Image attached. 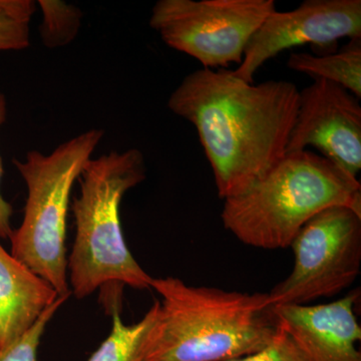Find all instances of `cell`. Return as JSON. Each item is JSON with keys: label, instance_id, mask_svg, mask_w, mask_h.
Wrapping results in <instances>:
<instances>
[{"label": "cell", "instance_id": "cell-17", "mask_svg": "<svg viewBox=\"0 0 361 361\" xmlns=\"http://www.w3.org/2000/svg\"><path fill=\"white\" fill-rule=\"evenodd\" d=\"M225 361H307L291 336L279 324L274 341L262 350Z\"/></svg>", "mask_w": 361, "mask_h": 361}, {"label": "cell", "instance_id": "cell-10", "mask_svg": "<svg viewBox=\"0 0 361 361\" xmlns=\"http://www.w3.org/2000/svg\"><path fill=\"white\" fill-rule=\"evenodd\" d=\"M360 289L330 303L273 307L280 326L307 361H361V327L355 310Z\"/></svg>", "mask_w": 361, "mask_h": 361}, {"label": "cell", "instance_id": "cell-8", "mask_svg": "<svg viewBox=\"0 0 361 361\" xmlns=\"http://www.w3.org/2000/svg\"><path fill=\"white\" fill-rule=\"evenodd\" d=\"M344 37H361L360 0H305L293 11L271 13L251 37L233 73L252 84L259 68L285 49L305 44L329 45Z\"/></svg>", "mask_w": 361, "mask_h": 361}, {"label": "cell", "instance_id": "cell-9", "mask_svg": "<svg viewBox=\"0 0 361 361\" xmlns=\"http://www.w3.org/2000/svg\"><path fill=\"white\" fill-rule=\"evenodd\" d=\"M360 99L341 85L316 78L299 90L286 154L310 147L357 178L361 169Z\"/></svg>", "mask_w": 361, "mask_h": 361}, {"label": "cell", "instance_id": "cell-14", "mask_svg": "<svg viewBox=\"0 0 361 361\" xmlns=\"http://www.w3.org/2000/svg\"><path fill=\"white\" fill-rule=\"evenodd\" d=\"M42 20L39 37L47 49L66 47L77 37L82 26V11L61 0H39Z\"/></svg>", "mask_w": 361, "mask_h": 361}, {"label": "cell", "instance_id": "cell-15", "mask_svg": "<svg viewBox=\"0 0 361 361\" xmlns=\"http://www.w3.org/2000/svg\"><path fill=\"white\" fill-rule=\"evenodd\" d=\"M37 6L32 0H0V51L30 47V20Z\"/></svg>", "mask_w": 361, "mask_h": 361}, {"label": "cell", "instance_id": "cell-1", "mask_svg": "<svg viewBox=\"0 0 361 361\" xmlns=\"http://www.w3.org/2000/svg\"><path fill=\"white\" fill-rule=\"evenodd\" d=\"M293 82H244L227 68L185 77L168 106L194 126L221 199L243 194L286 155L298 106Z\"/></svg>", "mask_w": 361, "mask_h": 361}, {"label": "cell", "instance_id": "cell-11", "mask_svg": "<svg viewBox=\"0 0 361 361\" xmlns=\"http://www.w3.org/2000/svg\"><path fill=\"white\" fill-rule=\"evenodd\" d=\"M58 292L0 244V349L20 338Z\"/></svg>", "mask_w": 361, "mask_h": 361}, {"label": "cell", "instance_id": "cell-12", "mask_svg": "<svg viewBox=\"0 0 361 361\" xmlns=\"http://www.w3.org/2000/svg\"><path fill=\"white\" fill-rule=\"evenodd\" d=\"M287 66L313 80L320 78L341 85L358 99L361 97V37L349 40L341 51L326 56L291 54Z\"/></svg>", "mask_w": 361, "mask_h": 361}, {"label": "cell", "instance_id": "cell-7", "mask_svg": "<svg viewBox=\"0 0 361 361\" xmlns=\"http://www.w3.org/2000/svg\"><path fill=\"white\" fill-rule=\"evenodd\" d=\"M290 248L293 268L268 293L272 307L331 298L360 276L361 214L348 207L325 209L301 228Z\"/></svg>", "mask_w": 361, "mask_h": 361}, {"label": "cell", "instance_id": "cell-13", "mask_svg": "<svg viewBox=\"0 0 361 361\" xmlns=\"http://www.w3.org/2000/svg\"><path fill=\"white\" fill-rule=\"evenodd\" d=\"M159 301H155L141 322L127 325L120 315V304L111 303L113 324L110 336L102 342L89 361H141L142 346L155 322Z\"/></svg>", "mask_w": 361, "mask_h": 361}, {"label": "cell", "instance_id": "cell-2", "mask_svg": "<svg viewBox=\"0 0 361 361\" xmlns=\"http://www.w3.org/2000/svg\"><path fill=\"white\" fill-rule=\"evenodd\" d=\"M161 296L141 361H225L262 350L279 322L268 293L193 286L176 277L154 278Z\"/></svg>", "mask_w": 361, "mask_h": 361}, {"label": "cell", "instance_id": "cell-18", "mask_svg": "<svg viewBox=\"0 0 361 361\" xmlns=\"http://www.w3.org/2000/svg\"><path fill=\"white\" fill-rule=\"evenodd\" d=\"M7 102L4 92L0 90V127L6 122ZM4 176V165H2L1 157H0V238L9 239L13 234L11 227V217H13V209L11 203L4 198L1 194V180Z\"/></svg>", "mask_w": 361, "mask_h": 361}, {"label": "cell", "instance_id": "cell-4", "mask_svg": "<svg viewBox=\"0 0 361 361\" xmlns=\"http://www.w3.org/2000/svg\"><path fill=\"white\" fill-rule=\"evenodd\" d=\"M145 179L146 164L137 149L92 158L78 177L80 193L71 204L75 238L68 258L71 292L78 299L111 283L151 289L153 277L128 248L120 216L125 194Z\"/></svg>", "mask_w": 361, "mask_h": 361}, {"label": "cell", "instance_id": "cell-3", "mask_svg": "<svg viewBox=\"0 0 361 361\" xmlns=\"http://www.w3.org/2000/svg\"><path fill=\"white\" fill-rule=\"evenodd\" d=\"M336 206L361 214L360 180L304 149L286 154L250 189L226 199L221 219L242 243L277 250L289 248L311 218Z\"/></svg>", "mask_w": 361, "mask_h": 361}, {"label": "cell", "instance_id": "cell-5", "mask_svg": "<svg viewBox=\"0 0 361 361\" xmlns=\"http://www.w3.org/2000/svg\"><path fill=\"white\" fill-rule=\"evenodd\" d=\"M104 135V130H89L49 155L33 149L25 160H13L27 197L23 222L9 237L11 253L49 282L59 296L71 294L66 247L71 190Z\"/></svg>", "mask_w": 361, "mask_h": 361}, {"label": "cell", "instance_id": "cell-16", "mask_svg": "<svg viewBox=\"0 0 361 361\" xmlns=\"http://www.w3.org/2000/svg\"><path fill=\"white\" fill-rule=\"evenodd\" d=\"M68 297L70 296H59L20 338L8 348L0 349V361H39L37 353L47 325L61 305L68 300Z\"/></svg>", "mask_w": 361, "mask_h": 361}, {"label": "cell", "instance_id": "cell-6", "mask_svg": "<svg viewBox=\"0 0 361 361\" xmlns=\"http://www.w3.org/2000/svg\"><path fill=\"white\" fill-rule=\"evenodd\" d=\"M274 0H159L149 26L171 49L219 70L241 63Z\"/></svg>", "mask_w": 361, "mask_h": 361}]
</instances>
